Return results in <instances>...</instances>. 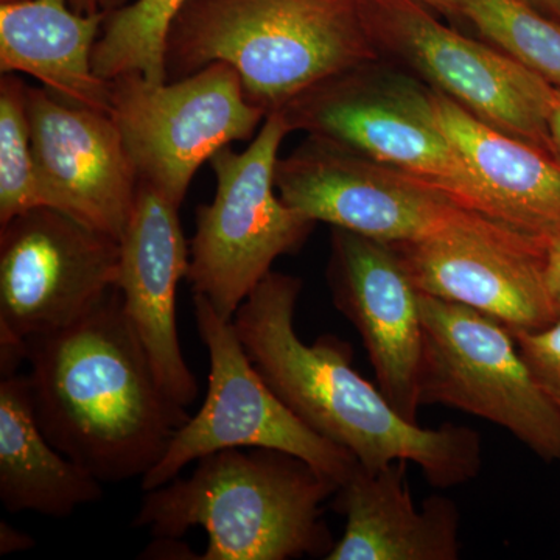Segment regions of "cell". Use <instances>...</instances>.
<instances>
[{
	"label": "cell",
	"mask_w": 560,
	"mask_h": 560,
	"mask_svg": "<svg viewBox=\"0 0 560 560\" xmlns=\"http://www.w3.org/2000/svg\"><path fill=\"white\" fill-rule=\"evenodd\" d=\"M2 2H14V0H2Z\"/></svg>",
	"instance_id": "31"
},
{
	"label": "cell",
	"mask_w": 560,
	"mask_h": 560,
	"mask_svg": "<svg viewBox=\"0 0 560 560\" xmlns=\"http://www.w3.org/2000/svg\"><path fill=\"white\" fill-rule=\"evenodd\" d=\"M456 16L560 90V21L526 0H453Z\"/></svg>",
	"instance_id": "22"
},
{
	"label": "cell",
	"mask_w": 560,
	"mask_h": 560,
	"mask_svg": "<svg viewBox=\"0 0 560 560\" xmlns=\"http://www.w3.org/2000/svg\"><path fill=\"white\" fill-rule=\"evenodd\" d=\"M420 293L467 305L510 330H536L559 319L545 276L547 242L495 220L396 243Z\"/></svg>",
	"instance_id": "13"
},
{
	"label": "cell",
	"mask_w": 560,
	"mask_h": 560,
	"mask_svg": "<svg viewBox=\"0 0 560 560\" xmlns=\"http://www.w3.org/2000/svg\"><path fill=\"white\" fill-rule=\"evenodd\" d=\"M530 5L560 21V0H526Z\"/></svg>",
	"instance_id": "29"
},
{
	"label": "cell",
	"mask_w": 560,
	"mask_h": 560,
	"mask_svg": "<svg viewBox=\"0 0 560 560\" xmlns=\"http://www.w3.org/2000/svg\"><path fill=\"white\" fill-rule=\"evenodd\" d=\"M545 276H547L548 291L552 304L560 318V237L547 245V259H545Z\"/></svg>",
	"instance_id": "25"
},
{
	"label": "cell",
	"mask_w": 560,
	"mask_h": 560,
	"mask_svg": "<svg viewBox=\"0 0 560 560\" xmlns=\"http://www.w3.org/2000/svg\"><path fill=\"white\" fill-rule=\"evenodd\" d=\"M301 290V279L271 271L232 319L246 355L272 393L364 469L405 459L438 489L475 480L482 469L480 434L455 423L423 429L401 418L382 389L353 370L345 341L326 335L305 345L294 327Z\"/></svg>",
	"instance_id": "1"
},
{
	"label": "cell",
	"mask_w": 560,
	"mask_h": 560,
	"mask_svg": "<svg viewBox=\"0 0 560 560\" xmlns=\"http://www.w3.org/2000/svg\"><path fill=\"white\" fill-rule=\"evenodd\" d=\"M381 55H389L478 119L556 154L548 130L555 86L506 54L442 24L419 0H363Z\"/></svg>",
	"instance_id": "11"
},
{
	"label": "cell",
	"mask_w": 560,
	"mask_h": 560,
	"mask_svg": "<svg viewBox=\"0 0 560 560\" xmlns=\"http://www.w3.org/2000/svg\"><path fill=\"white\" fill-rule=\"evenodd\" d=\"M109 83V114L139 180L178 209L198 168L223 147L253 139L268 116L248 102L237 70L224 62L164 83L139 73Z\"/></svg>",
	"instance_id": "9"
},
{
	"label": "cell",
	"mask_w": 560,
	"mask_h": 560,
	"mask_svg": "<svg viewBox=\"0 0 560 560\" xmlns=\"http://www.w3.org/2000/svg\"><path fill=\"white\" fill-rule=\"evenodd\" d=\"M106 14H80L69 0L0 7V70L27 73L61 101L110 113V83L94 70Z\"/></svg>",
	"instance_id": "19"
},
{
	"label": "cell",
	"mask_w": 560,
	"mask_h": 560,
	"mask_svg": "<svg viewBox=\"0 0 560 560\" xmlns=\"http://www.w3.org/2000/svg\"><path fill=\"white\" fill-rule=\"evenodd\" d=\"M187 0H136L106 14L95 44L94 70L110 81L139 73L153 83H164L165 38Z\"/></svg>",
	"instance_id": "21"
},
{
	"label": "cell",
	"mask_w": 560,
	"mask_h": 560,
	"mask_svg": "<svg viewBox=\"0 0 560 560\" xmlns=\"http://www.w3.org/2000/svg\"><path fill=\"white\" fill-rule=\"evenodd\" d=\"M120 241L51 208L0 226V340L72 326L117 289Z\"/></svg>",
	"instance_id": "12"
},
{
	"label": "cell",
	"mask_w": 560,
	"mask_h": 560,
	"mask_svg": "<svg viewBox=\"0 0 560 560\" xmlns=\"http://www.w3.org/2000/svg\"><path fill=\"white\" fill-rule=\"evenodd\" d=\"M290 132L282 110H272L248 149L226 145L210 158L215 195L198 206L186 279L223 319H234L272 264L300 250L315 228L276 190L279 149Z\"/></svg>",
	"instance_id": "6"
},
{
	"label": "cell",
	"mask_w": 560,
	"mask_h": 560,
	"mask_svg": "<svg viewBox=\"0 0 560 560\" xmlns=\"http://www.w3.org/2000/svg\"><path fill=\"white\" fill-rule=\"evenodd\" d=\"M120 250L117 290L125 315L149 353L162 388L187 408L200 388L180 349L176 291L189 270L190 249L179 209L142 180Z\"/></svg>",
	"instance_id": "16"
},
{
	"label": "cell",
	"mask_w": 560,
	"mask_h": 560,
	"mask_svg": "<svg viewBox=\"0 0 560 560\" xmlns=\"http://www.w3.org/2000/svg\"><path fill=\"white\" fill-rule=\"evenodd\" d=\"M103 482L58 451L36 420L27 375L0 382V501L7 511L68 518Z\"/></svg>",
	"instance_id": "20"
},
{
	"label": "cell",
	"mask_w": 560,
	"mask_h": 560,
	"mask_svg": "<svg viewBox=\"0 0 560 560\" xmlns=\"http://www.w3.org/2000/svg\"><path fill=\"white\" fill-rule=\"evenodd\" d=\"M338 486L290 453L228 448L202 456L189 477L143 492L131 525L154 539L205 529L202 560L326 559L335 541L323 504Z\"/></svg>",
	"instance_id": "3"
},
{
	"label": "cell",
	"mask_w": 560,
	"mask_h": 560,
	"mask_svg": "<svg viewBox=\"0 0 560 560\" xmlns=\"http://www.w3.org/2000/svg\"><path fill=\"white\" fill-rule=\"evenodd\" d=\"M33 545L35 539L32 536L14 528L10 523L0 522V555L31 550Z\"/></svg>",
	"instance_id": "26"
},
{
	"label": "cell",
	"mask_w": 560,
	"mask_h": 560,
	"mask_svg": "<svg viewBox=\"0 0 560 560\" xmlns=\"http://www.w3.org/2000/svg\"><path fill=\"white\" fill-rule=\"evenodd\" d=\"M331 300L359 330L378 388L401 418L418 423L423 324L419 290L393 245L331 230Z\"/></svg>",
	"instance_id": "15"
},
{
	"label": "cell",
	"mask_w": 560,
	"mask_h": 560,
	"mask_svg": "<svg viewBox=\"0 0 560 560\" xmlns=\"http://www.w3.org/2000/svg\"><path fill=\"white\" fill-rule=\"evenodd\" d=\"M27 116L44 208L120 241L139 178L110 114L27 86Z\"/></svg>",
	"instance_id": "14"
},
{
	"label": "cell",
	"mask_w": 560,
	"mask_h": 560,
	"mask_svg": "<svg viewBox=\"0 0 560 560\" xmlns=\"http://www.w3.org/2000/svg\"><path fill=\"white\" fill-rule=\"evenodd\" d=\"M547 120L556 153H558L560 158V90H558V88H555V91H552L550 106H548Z\"/></svg>",
	"instance_id": "28"
},
{
	"label": "cell",
	"mask_w": 560,
	"mask_h": 560,
	"mask_svg": "<svg viewBox=\"0 0 560 560\" xmlns=\"http://www.w3.org/2000/svg\"><path fill=\"white\" fill-rule=\"evenodd\" d=\"M280 110L291 131L334 140L429 180L464 208L503 223L488 190L438 124L423 81L383 68L382 60L368 62L320 81Z\"/></svg>",
	"instance_id": "5"
},
{
	"label": "cell",
	"mask_w": 560,
	"mask_h": 560,
	"mask_svg": "<svg viewBox=\"0 0 560 560\" xmlns=\"http://www.w3.org/2000/svg\"><path fill=\"white\" fill-rule=\"evenodd\" d=\"M420 293V291H419ZM419 400L469 412L560 464V415L530 374L511 330L485 313L420 293Z\"/></svg>",
	"instance_id": "7"
},
{
	"label": "cell",
	"mask_w": 560,
	"mask_h": 560,
	"mask_svg": "<svg viewBox=\"0 0 560 560\" xmlns=\"http://www.w3.org/2000/svg\"><path fill=\"white\" fill-rule=\"evenodd\" d=\"M35 208H44V202L28 127L27 84L13 73H3L0 80V226Z\"/></svg>",
	"instance_id": "23"
},
{
	"label": "cell",
	"mask_w": 560,
	"mask_h": 560,
	"mask_svg": "<svg viewBox=\"0 0 560 560\" xmlns=\"http://www.w3.org/2000/svg\"><path fill=\"white\" fill-rule=\"evenodd\" d=\"M27 363L40 430L103 485L142 480L190 418L158 381L117 289L72 326L31 338Z\"/></svg>",
	"instance_id": "2"
},
{
	"label": "cell",
	"mask_w": 560,
	"mask_h": 560,
	"mask_svg": "<svg viewBox=\"0 0 560 560\" xmlns=\"http://www.w3.org/2000/svg\"><path fill=\"white\" fill-rule=\"evenodd\" d=\"M433 114L499 208L501 221L550 243L560 237V158L499 130L430 88Z\"/></svg>",
	"instance_id": "18"
},
{
	"label": "cell",
	"mask_w": 560,
	"mask_h": 560,
	"mask_svg": "<svg viewBox=\"0 0 560 560\" xmlns=\"http://www.w3.org/2000/svg\"><path fill=\"white\" fill-rule=\"evenodd\" d=\"M534 381L560 415V318L536 330H511Z\"/></svg>",
	"instance_id": "24"
},
{
	"label": "cell",
	"mask_w": 560,
	"mask_h": 560,
	"mask_svg": "<svg viewBox=\"0 0 560 560\" xmlns=\"http://www.w3.org/2000/svg\"><path fill=\"white\" fill-rule=\"evenodd\" d=\"M408 460L378 470L361 464L338 486L334 510L345 515V534L327 560H456L460 517L455 501L431 495L416 506Z\"/></svg>",
	"instance_id": "17"
},
{
	"label": "cell",
	"mask_w": 560,
	"mask_h": 560,
	"mask_svg": "<svg viewBox=\"0 0 560 560\" xmlns=\"http://www.w3.org/2000/svg\"><path fill=\"white\" fill-rule=\"evenodd\" d=\"M275 183L282 201L301 215L389 245L425 241L489 219L429 180L316 136L279 158Z\"/></svg>",
	"instance_id": "10"
},
{
	"label": "cell",
	"mask_w": 560,
	"mask_h": 560,
	"mask_svg": "<svg viewBox=\"0 0 560 560\" xmlns=\"http://www.w3.org/2000/svg\"><path fill=\"white\" fill-rule=\"evenodd\" d=\"M382 58L363 0H187L164 50L167 81L224 62L237 70L248 102L267 114Z\"/></svg>",
	"instance_id": "4"
},
{
	"label": "cell",
	"mask_w": 560,
	"mask_h": 560,
	"mask_svg": "<svg viewBox=\"0 0 560 560\" xmlns=\"http://www.w3.org/2000/svg\"><path fill=\"white\" fill-rule=\"evenodd\" d=\"M419 2L425 3L427 7L438 11V13L456 16L455 2L453 0H419Z\"/></svg>",
	"instance_id": "30"
},
{
	"label": "cell",
	"mask_w": 560,
	"mask_h": 560,
	"mask_svg": "<svg viewBox=\"0 0 560 560\" xmlns=\"http://www.w3.org/2000/svg\"><path fill=\"white\" fill-rule=\"evenodd\" d=\"M194 316L208 349V396L197 415L176 431L160 463L140 481L149 492L179 477L194 460L228 448H271L304 459L341 485L359 466L352 453L313 431L265 383L246 355L232 320L201 294Z\"/></svg>",
	"instance_id": "8"
},
{
	"label": "cell",
	"mask_w": 560,
	"mask_h": 560,
	"mask_svg": "<svg viewBox=\"0 0 560 560\" xmlns=\"http://www.w3.org/2000/svg\"><path fill=\"white\" fill-rule=\"evenodd\" d=\"M69 3L80 14H109L127 5V0H69Z\"/></svg>",
	"instance_id": "27"
}]
</instances>
